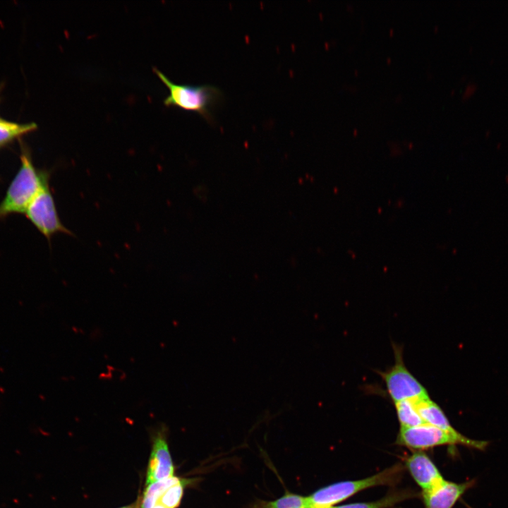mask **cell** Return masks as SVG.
Wrapping results in <instances>:
<instances>
[{
    "instance_id": "cell-15",
    "label": "cell",
    "mask_w": 508,
    "mask_h": 508,
    "mask_svg": "<svg viewBox=\"0 0 508 508\" xmlns=\"http://www.w3.org/2000/svg\"><path fill=\"white\" fill-rule=\"evenodd\" d=\"M37 128L34 123L18 124L0 119V146L5 145L16 137Z\"/></svg>"
},
{
    "instance_id": "cell-21",
    "label": "cell",
    "mask_w": 508,
    "mask_h": 508,
    "mask_svg": "<svg viewBox=\"0 0 508 508\" xmlns=\"http://www.w3.org/2000/svg\"><path fill=\"white\" fill-rule=\"evenodd\" d=\"M490 133V132L489 131L486 132L487 136H488V135H489Z\"/></svg>"
},
{
    "instance_id": "cell-20",
    "label": "cell",
    "mask_w": 508,
    "mask_h": 508,
    "mask_svg": "<svg viewBox=\"0 0 508 508\" xmlns=\"http://www.w3.org/2000/svg\"><path fill=\"white\" fill-rule=\"evenodd\" d=\"M122 508H135V507L129 506V507H122Z\"/></svg>"
},
{
    "instance_id": "cell-11",
    "label": "cell",
    "mask_w": 508,
    "mask_h": 508,
    "mask_svg": "<svg viewBox=\"0 0 508 508\" xmlns=\"http://www.w3.org/2000/svg\"><path fill=\"white\" fill-rule=\"evenodd\" d=\"M181 478L172 476L169 478L154 482L146 486L141 508H152L158 504L162 494L171 486L181 482Z\"/></svg>"
},
{
    "instance_id": "cell-14",
    "label": "cell",
    "mask_w": 508,
    "mask_h": 508,
    "mask_svg": "<svg viewBox=\"0 0 508 508\" xmlns=\"http://www.w3.org/2000/svg\"><path fill=\"white\" fill-rule=\"evenodd\" d=\"M308 497L286 492L282 497L271 502H262L258 508H309Z\"/></svg>"
},
{
    "instance_id": "cell-3",
    "label": "cell",
    "mask_w": 508,
    "mask_h": 508,
    "mask_svg": "<svg viewBox=\"0 0 508 508\" xmlns=\"http://www.w3.org/2000/svg\"><path fill=\"white\" fill-rule=\"evenodd\" d=\"M153 70L169 90V95L164 100L166 106L194 111L208 122L212 121L211 110L222 97V92L217 87L176 84L157 68Z\"/></svg>"
},
{
    "instance_id": "cell-16",
    "label": "cell",
    "mask_w": 508,
    "mask_h": 508,
    "mask_svg": "<svg viewBox=\"0 0 508 508\" xmlns=\"http://www.w3.org/2000/svg\"><path fill=\"white\" fill-rule=\"evenodd\" d=\"M190 482V480H182L169 488L159 499V504L167 508H176L181 502L184 487Z\"/></svg>"
},
{
    "instance_id": "cell-18",
    "label": "cell",
    "mask_w": 508,
    "mask_h": 508,
    "mask_svg": "<svg viewBox=\"0 0 508 508\" xmlns=\"http://www.w3.org/2000/svg\"><path fill=\"white\" fill-rule=\"evenodd\" d=\"M152 508H167V507H165L164 506H163V505H162L161 504H159V503H158L157 504H156V505H155V507H153Z\"/></svg>"
},
{
    "instance_id": "cell-17",
    "label": "cell",
    "mask_w": 508,
    "mask_h": 508,
    "mask_svg": "<svg viewBox=\"0 0 508 508\" xmlns=\"http://www.w3.org/2000/svg\"><path fill=\"white\" fill-rule=\"evenodd\" d=\"M476 88H477V85H476V84H474V83H470L469 85H468L466 86V89H465V91H464V94H463V95H462V97H463L464 99L468 98L469 97H471V96L474 93V92L476 91Z\"/></svg>"
},
{
    "instance_id": "cell-19",
    "label": "cell",
    "mask_w": 508,
    "mask_h": 508,
    "mask_svg": "<svg viewBox=\"0 0 508 508\" xmlns=\"http://www.w3.org/2000/svg\"><path fill=\"white\" fill-rule=\"evenodd\" d=\"M333 507H312L310 508H332Z\"/></svg>"
},
{
    "instance_id": "cell-5",
    "label": "cell",
    "mask_w": 508,
    "mask_h": 508,
    "mask_svg": "<svg viewBox=\"0 0 508 508\" xmlns=\"http://www.w3.org/2000/svg\"><path fill=\"white\" fill-rule=\"evenodd\" d=\"M394 363L385 371H377L385 382L391 401L396 403L429 396L425 387L409 370L400 346L393 344Z\"/></svg>"
},
{
    "instance_id": "cell-12",
    "label": "cell",
    "mask_w": 508,
    "mask_h": 508,
    "mask_svg": "<svg viewBox=\"0 0 508 508\" xmlns=\"http://www.w3.org/2000/svg\"><path fill=\"white\" fill-rule=\"evenodd\" d=\"M411 497H413L411 491L400 490L391 492L376 501L356 502L333 507L332 508H389Z\"/></svg>"
},
{
    "instance_id": "cell-7",
    "label": "cell",
    "mask_w": 508,
    "mask_h": 508,
    "mask_svg": "<svg viewBox=\"0 0 508 508\" xmlns=\"http://www.w3.org/2000/svg\"><path fill=\"white\" fill-rule=\"evenodd\" d=\"M474 483L473 480L460 483L443 480L431 489L422 492L425 508H452Z\"/></svg>"
},
{
    "instance_id": "cell-1",
    "label": "cell",
    "mask_w": 508,
    "mask_h": 508,
    "mask_svg": "<svg viewBox=\"0 0 508 508\" xmlns=\"http://www.w3.org/2000/svg\"><path fill=\"white\" fill-rule=\"evenodd\" d=\"M20 160V167L0 203V219L11 214H25L35 194L49 181V174L37 170L28 153H22Z\"/></svg>"
},
{
    "instance_id": "cell-6",
    "label": "cell",
    "mask_w": 508,
    "mask_h": 508,
    "mask_svg": "<svg viewBox=\"0 0 508 508\" xmlns=\"http://www.w3.org/2000/svg\"><path fill=\"white\" fill-rule=\"evenodd\" d=\"M27 218L49 241L58 234H73L61 222L49 186L45 183L35 194L25 212Z\"/></svg>"
},
{
    "instance_id": "cell-8",
    "label": "cell",
    "mask_w": 508,
    "mask_h": 508,
    "mask_svg": "<svg viewBox=\"0 0 508 508\" xmlns=\"http://www.w3.org/2000/svg\"><path fill=\"white\" fill-rule=\"evenodd\" d=\"M405 465L422 491L431 489L445 480L430 458L422 451L410 455L406 459Z\"/></svg>"
},
{
    "instance_id": "cell-4",
    "label": "cell",
    "mask_w": 508,
    "mask_h": 508,
    "mask_svg": "<svg viewBox=\"0 0 508 508\" xmlns=\"http://www.w3.org/2000/svg\"><path fill=\"white\" fill-rule=\"evenodd\" d=\"M396 444L419 451L454 445L483 450L488 442L470 439L458 431L452 433L425 423L412 427H400Z\"/></svg>"
},
{
    "instance_id": "cell-9",
    "label": "cell",
    "mask_w": 508,
    "mask_h": 508,
    "mask_svg": "<svg viewBox=\"0 0 508 508\" xmlns=\"http://www.w3.org/2000/svg\"><path fill=\"white\" fill-rule=\"evenodd\" d=\"M174 467L165 440L157 436L154 441L147 472L146 485L174 476Z\"/></svg>"
},
{
    "instance_id": "cell-13",
    "label": "cell",
    "mask_w": 508,
    "mask_h": 508,
    "mask_svg": "<svg viewBox=\"0 0 508 508\" xmlns=\"http://www.w3.org/2000/svg\"><path fill=\"white\" fill-rule=\"evenodd\" d=\"M413 400L394 403L400 427H412L425 423L416 411Z\"/></svg>"
},
{
    "instance_id": "cell-10",
    "label": "cell",
    "mask_w": 508,
    "mask_h": 508,
    "mask_svg": "<svg viewBox=\"0 0 508 508\" xmlns=\"http://www.w3.org/2000/svg\"><path fill=\"white\" fill-rule=\"evenodd\" d=\"M416 411L423 421L449 432L457 431L450 423L441 407L430 396L413 399Z\"/></svg>"
},
{
    "instance_id": "cell-2",
    "label": "cell",
    "mask_w": 508,
    "mask_h": 508,
    "mask_svg": "<svg viewBox=\"0 0 508 508\" xmlns=\"http://www.w3.org/2000/svg\"><path fill=\"white\" fill-rule=\"evenodd\" d=\"M403 469L401 464H397L363 479L340 481L321 488L308 497L310 507H333L363 490L395 484L399 480Z\"/></svg>"
}]
</instances>
